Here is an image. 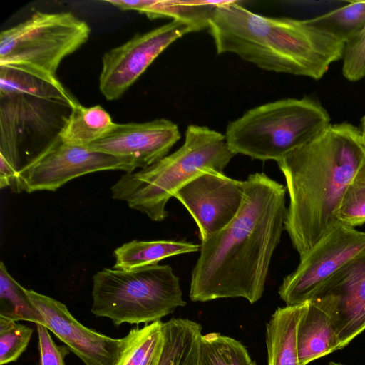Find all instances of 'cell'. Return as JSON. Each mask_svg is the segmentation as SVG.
I'll return each instance as SVG.
<instances>
[{
  "mask_svg": "<svg viewBox=\"0 0 365 365\" xmlns=\"http://www.w3.org/2000/svg\"><path fill=\"white\" fill-rule=\"evenodd\" d=\"M308 20L317 28L345 44L365 27V1H351Z\"/></svg>",
  "mask_w": 365,
  "mask_h": 365,
  "instance_id": "7402d4cb",
  "label": "cell"
},
{
  "mask_svg": "<svg viewBox=\"0 0 365 365\" xmlns=\"http://www.w3.org/2000/svg\"><path fill=\"white\" fill-rule=\"evenodd\" d=\"M197 365H256L239 341L218 333L201 335Z\"/></svg>",
  "mask_w": 365,
  "mask_h": 365,
  "instance_id": "d4e9b609",
  "label": "cell"
},
{
  "mask_svg": "<svg viewBox=\"0 0 365 365\" xmlns=\"http://www.w3.org/2000/svg\"><path fill=\"white\" fill-rule=\"evenodd\" d=\"M364 162L359 129L348 123L331 124L277 162L289 199L284 230L299 257L339 222L344 195Z\"/></svg>",
  "mask_w": 365,
  "mask_h": 365,
  "instance_id": "7a4b0ae2",
  "label": "cell"
},
{
  "mask_svg": "<svg viewBox=\"0 0 365 365\" xmlns=\"http://www.w3.org/2000/svg\"><path fill=\"white\" fill-rule=\"evenodd\" d=\"M32 334L28 326L0 318V365L17 361L26 349Z\"/></svg>",
  "mask_w": 365,
  "mask_h": 365,
  "instance_id": "484cf974",
  "label": "cell"
},
{
  "mask_svg": "<svg viewBox=\"0 0 365 365\" xmlns=\"http://www.w3.org/2000/svg\"><path fill=\"white\" fill-rule=\"evenodd\" d=\"M201 331L199 323L187 319L163 322L164 346L158 365H197Z\"/></svg>",
  "mask_w": 365,
  "mask_h": 365,
  "instance_id": "d6986e66",
  "label": "cell"
},
{
  "mask_svg": "<svg viewBox=\"0 0 365 365\" xmlns=\"http://www.w3.org/2000/svg\"><path fill=\"white\" fill-rule=\"evenodd\" d=\"M194 31L190 24L172 20L146 33L138 34L106 52L102 58L99 76L101 93L108 101L120 98L166 48Z\"/></svg>",
  "mask_w": 365,
  "mask_h": 365,
  "instance_id": "8fae6325",
  "label": "cell"
},
{
  "mask_svg": "<svg viewBox=\"0 0 365 365\" xmlns=\"http://www.w3.org/2000/svg\"><path fill=\"white\" fill-rule=\"evenodd\" d=\"M235 217L201 241L191 274L190 298L207 302L242 297L258 301L272 257L280 242L287 213V189L263 173L250 174Z\"/></svg>",
  "mask_w": 365,
  "mask_h": 365,
  "instance_id": "6da1fadb",
  "label": "cell"
},
{
  "mask_svg": "<svg viewBox=\"0 0 365 365\" xmlns=\"http://www.w3.org/2000/svg\"><path fill=\"white\" fill-rule=\"evenodd\" d=\"M239 3L225 1L209 21L218 54L233 53L264 70L314 80L342 59L345 44L308 19L264 16Z\"/></svg>",
  "mask_w": 365,
  "mask_h": 365,
  "instance_id": "3957f363",
  "label": "cell"
},
{
  "mask_svg": "<svg viewBox=\"0 0 365 365\" xmlns=\"http://www.w3.org/2000/svg\"><path fill=\"white\" fill-rule=\"evenodd\" d=\"M36 325L39 351V360L37 365H66L65 357L68 354L69 349L57 345L45 326Z\"/></svg>",
  "mask_w": 365,
  "mask_h": 365,
  "instance_id": "f1b7e54d",
  "label": "cell"
},
{
  "mask_svg": "<svg viewBox=\"0 0 365 365\" xmlns=\"http://www.w3.org/2000/svg\"><path fill=\"white\" fill-rule=\"evenodd\" d=\"M200 249V245L186 241L134 240L115 249L113 268L132 269L155 264L167 257L197 252Z\"/></svg>",
  "mask_w": 365,
  "mask_h": 365,
  "instance_id": "ac0fdd59",
  "label": "cell"
},
{
  "mask_svg": "<svg viewBox=\"0 0 365 365\" xmlns=\"http://www.w3.org/2000/svg\"><path fill=\"white\" fill-rule=\"evenodd\" d=\"M178 125L167 119L115 123L104 136L87 147L146 168L166 156L180 138Z\"/></svg>",
  "mask_w": 365,
  "mask_h": 365,
  "instance_id": "9a60e30c",
  "label": "cell"
},
{
  "mask_svg": "<svg viewBox=\"0 0 365 365\" xmlns=\"http://www.w3.org/2000/svg\"><path fill=\"white\" fill-rule=\"evenodd\" d=\"M92 298L91 312L115 326L160 321L186 304L172 267L158 264L101 269L93 277Z\"/></svg>",
  "mask_w": 365,
  "mask_h": 365,
  "instance_id": "8992f818",
  "label": "cell"
},
{
  "mask_svg": "<svg viewBox=\"0 0 365 365\" xmlns=\"http://www.w3.org/2000/svg\"><path fill=\"white\" fill-rule=\"evenodd\" d=\"M224 1L144 0L139 12L150 19L171 18L183 21L198 31L208 28L214 9Z\"/></svg>",
  "mask_w": 365,
  "mask_h": 365,
  "instance_id": "44dd1931",
  "label": "cell"
},
{
  "mask_svg": "<svg viewBox=\"0 0 365 365\" xmlns=\"http://www.w3.org/2000/svg\"><path fill=\"white\" fill-rule=\"evenodd\" d=\"M115 124L101 106L85 107L76 102L58 137L68 145L88 146L104 136Z\"/></svg>",
  "mask_w": 365,
  "mask_h": 365,
  "instance_id": "ffe728a7",
  "label": "cell"
},
{
  "mask_svg": "<svg viewBox=\"0 0 365 365\" xmlns=\"http://www.w3.org/2000/svg\"><path fill=\"white\" fill-rule=\"evenodd\" d=\"M313 298L328 310L339 349H344L365 330V250L336 271Z\"/></svg>",
  "mask_w": 365,
  "mask_h": 365,
  "instance_id": "5bb4252c",
  "label": "cell"
},
{
  "mask_svg": "<svg viewBox=\"0 0 365 365\" xmlns=\"http://www.w3.org/2000/svg\"><path fill=\"white\" fill-rule=\"evenodd\" d=\"M361 138L365 144V115L361 119L360 128H359Z\"/></svg>",
  "mask_w": 365,
  "mask_h": 365,
  "instance_id": "4dcf8cb0",
  "label": "cell"
},
{
  "mask_svg": "<svg viewBox=\"0 0 365 365\" xmlns=\"http://www.w3.org/2000/svg\"><path fill=\"white\" fill-rule=\"evenodd\" d=\"M29 299L41 314L46 325L85 365H117L130 341L128 334L114 339L88 329L72 316L62 302L26 289Z\"/></svg>",
  "mask_w": 365,
  "mask_h": 365,
  "instance_id": "4fadbf2b",
  "label": "cell"
},
{
  "mask_svg": "<svg viewBox=\"0 0 365 365\" xmlns=\"http://www.w3.org/2000/svg\"><path fill=\"white\" fill-rule=\"evenodd\" d=\"M235 155L225 135L189 125L179 149L136 173H126L112 186V197L153 221H163L167 202L180 187L207 170L223 172Z\"/></svg>",
  "mask_w": 365,
  "mask_h": 365,
  "instance_id": "277c9868",
  "label": "cell"
},
{
  "mask_svg": "<svg viewBox=\"0 0 365 365\" xmlns=\"http://www.w3.org/2000/svg\"><path fill=\"white\" fill-rule=\"evenodd\" d=\"M364 250L365 232L338 222L284 278L280 298L287 306L310 300L336 271Z\"/></svg>",
  "mask_w": 365,
  "mask_h": 365,
  "instance_id": "30bf717a",
  "label": "cell"
},
{
  "mask_svg": "<svg viewBox=\"0 0 365 365\" xmlns=\"http://www.w3.org/2000/svg\"><path fill=\"white\" fill-rule=\"evenodd\" d=\"M353 183L359 185H365V162L358 170L354 179Z\"/></svg>",
  "mask_w": 365,
  "mask_h": 365,
  "instance_id": "f546056e",
  "label": "cell"
},
{
  "mask_svg": "<svg viewBox=\"0 0 365 365\" xmlns=\"http://www.w3.org/2000/svg\"><path fill=\"white\" fill-rule=\"evenodd\" d=\"M76 102L59 81L21 76L10 92L0 95V166L18 173L26 135L58 136L69 115L58 114L57 106Z\"/></svg>",
  "mask_w": 365,
  "mask_h": 365,
  "instance_id": "ba28073f",
  "label": "cell"
},
{
  "mask_svg": "<svg viewBox=\"0 0 365 365\" xmlns=\"http://www.w3.org/2000/svg\"><path fill=\"white\" fill-rule=\"evenodd\" d=\"M0 318L28 321L45 326V321L26 292V289L0 264Z\"/></svg>",
  "mask_w": 365,
  "mask_h": 365,
  "instance_id": "cb8c5ba5",
  "label": "cell"
},
{
  "mask_svg": "<svg viewBox=\"0 0 365 365\" xmlns=\"http://www.w3.org/2000/svg\"><path fill=\"white\" fill-rule=\"evenodd\" d=\"M304 303L279 307L266 326L268 365H299L297 330Z\"/></svg>",
  "mask_w": 365,
  "mask_h": 365,
  "instance_id": "e0dca14e",
  "label": "cell"
},
{
  "mask_svg": "<svg viewBox=\"0 0 365 365\" xmlns=\"http://www.w3.org/2000/svg\"><path fill=\"white\" fill-rule=\"evenodd\" d=\"M337 219L352 227L365 223V185L352 182L349 186L339 205Z\"/></svg>",
  "mask_w": 365,
  "mask_h": 365,
  "instance_id": "4316f807",
  "label": "cell"
},
{
  "mask_svg": "<svg viewBox=\"0 0 365 365\" xmlns=\"http://www.w3.org/2000/svg\"><path fill=\"white\" fill-rule=\"evenodd\" d=\"M330 125L329 113L317 101L285 98L247 110L228 124L225 136L235 155L277 162Z\"/></svg>",
  "mask_w": 365,
  "mask_h": 365,
  "instance_id": "5b68a950",
  "label": "cell"
},
{
  "mask_svg": "<svg viewBox=\"0 0 365 365\" xmlns=\"http://www.w3.org/2000/svg\"><path fill=\"white\" fill-rule=\"evenodd\" d=\"M299 365L339 350L331 317L326 307L317 299L304 302L297 330Z\"/></svg>",
  "mask_w": 365,
  "mask_h": 365,
  "instance_id": "2e32d148",
  "label": "cell"
},
{
  "mask_svg": "<svg viewBox=\"0 0 365 365\" xmlns=\"http://www.w3.org/2000/svg\"><path fill=\"white\" fill-rule=\"evenodd\" d=\"M327 365H344V364H339V363H336V362H329Z\"/></svg>",
  "mask_w": 365,
  "mask_h": 365,
  "instance_id": "1f68e13d",
  "label": "cell"
},
{
  "mask_svg": "<svg viewBox=\"0 0 365 365\" xmlns=\"http://www.w3.org/2000/svg\"><path fill=\"white\" fill-rule=\"evenodd\" d=\"M88 25L70 12L36 11L0 34V66L58 82L63 59L88 39Z\"/></svg>",
  "mask_w": 365,
  "mask_h": 365,
  "instance_id": "52a82bcc",
  "label": "cell"
},
{
  "mask_svg": "<svg viewBox=\"0 0 365 365\" xmlns=\"http://www.w3.org/2000/svg\"><path fill=\"white\" fill-rule=\"evenodd\" d=\"M245 194L244 181L207 170L174 195L190 212L203 241L225 227L237 215Z\"/></svg>",
  "mask_w": 365,
  "mask_h": 365,
  "instance_id": "7c38bea8",
  "label": "cell"
},
{
  "mask_svg": "<svg viewBox=\"0 0 365 365\" xmlns=\"http://www.w3.org/2000/svg\"><path fill=\"white\" fill-rule=\"evenodd\" d=\"M128 160L63 143L58 136L19 170L11 187L14 192L55 191L67 182L102 170L132 173Z\"/></svg>",
  "mask_w": 365,
  "mask_h": 365,
  "instance_id": "9c48e42d",
  "label": "cell"
},
{
  "mask_svg": "<svg viewBox=\"0 0 365 365\" xmlns=\"http://www.w3.org/2000/svg\"><path fill=\"white\" fill-rule=\"evenodd\" d=\"M128 334V345L117 365H158L164 346L163 322L132 329Z\"/></svg>",
  "mask_w": 365,
  "mask_h": 365,
  "instance_id": "603a6c76",
  "label": "cell"
},
{
  "mask_svg": "<svg viewBox=\"0 0 365 365\" xmlns=\"http://www.w3.org/2000/svg\"><path fill=\"white\" fill-rule=\"evenodd\" d=\"M342 59V73L348 81L355 82L365 77V27L345 43Z\"/></svg>",
  "mask_w": 365,
  "mask_h": 365,
  "instance_id": "83f0119b",
  "label": "cell"
}]
</instances>
